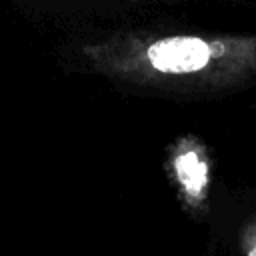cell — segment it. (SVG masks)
I'll return each mask as SVG.
<instances>
[{
	"mask_svg": "<svg viewBox=\"0 0 256 256\" xmlns=\"http://www.w3.org/2000/svg\"><path fill=\"white\" fill-rule=\"evenodd\" d=\"M240 254L256 256V212L250 214L240 228Z\"/></svg>",
	"mask_w": 256,
	"mask_h": 256,
	"instance_id": "3957f363",
	"label": "cell"
},
{
	"mask_svg": "<svg viewBox=\"0 0 256 256\" xmlns=\"http://www.w3.org/2000/svg\"><path fill=\"white\" fill-rule=\"evenodd\" d=\"M172 174L190 204H202L210 188V158L196 136H184L172 146Z\"/></svg>",
	"mask_w": 256,
	"mask_h": 256,
	"instance_id": "7a4b0ae2",
	"label": "cell"
},
{
	"mask_svg": "<svg viewBox=\"0 0 256 256\" xmlns=\"http://www.w3.org/2000/svg\"><path fill=\"white\" fill-rule=\"evenodd\" d=\"M84 54L108 76L170 90L220 92L256 78V34L126 36Z\"/></svg>",
	"mask_w": 256,
	"mask_h": 256,
	"instance_id": "6da1fadb",
	"label": "cell"
}]
</instances>
